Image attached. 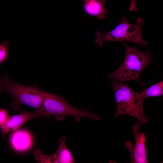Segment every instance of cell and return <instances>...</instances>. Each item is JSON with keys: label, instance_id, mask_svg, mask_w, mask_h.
Segmentation results:
<instances>
[{"label": "cell", "instance_id": "9c48e42d", "mask_svg": "<svg viewBox=\"0 0 163 163\" xmlns=\"http://www.w3.org/2000/svg\"><path fill=\"white\" fill-rule=\"evenodd\" d=\"M83 2V9L87 14L96 17L100 20L104 19L108 13L105 7V0H80Z\"/></svg>", "mask_w": 163, "mask_h": 163}, {"label": "cell", "instance_id": "7c38bea8", "mask_svg": "<svg viewBox=\"0 0 163 163\" xmlns=\"http://www.w3.org/2000/svg\"><path fill=\"white\" fill-rule=\"evenodd\" d=\"M36 160L39 163H53L51 155H46L43 154L40 149L37 148L34 152Z\"/></svg>", "mask_w": 163, "mask_h": 163}, {"label": "cell", "instance_id": "6da1fadb", "mask_svg": "<svg viewBox=\"0 0 163 163\" xmlns=\"http://www.w3.org/2000/svg\"><path fill=\"white\" fill-rule=\"evenodd\" d=\"M110 86L114 93L116 109L114 116L126 115L136 119V124L142 126L146 123L149 118L146 116L143 108L144 99L140 93L130 88L126 83L114 79Z\"/></svg>", "mask_w": 163, "mask_h": 163}, {"label": "cell", "instance_id": "277c9868", "mask_svg": "<svg viewBox=\"0 0 163 163\" xmlns=\"http://www.w3.org/2000/svg\"><path fill=\"white\" fill-rule=\"evenodd\" d=\"M145 23L143 18L138 17L136 24H131L126 16L122 15L120 23L111 30L104 34L97 30L95 41L100 47H103L105 42L113 41H128L145 46L149 42L145 40L142 34V28Z\"/></svg>", "mask_w": 163, "mask_h": 163}, {"label": "cell", "instance_id": "7a4b0ae2", "mask_svg": "<svg viewBox=\"0 0 163 163\" xmlns=\"http://www.w3.org/2000/svg\"><path fill=\"white\" fill-rule=\"evenodd\" d=\"M40 94L43 99L41 107L38 109L41 116L49 119L53 116L59 121H62L66 117H72L75 121H79L82 117H86L95 121L100 119L96 114L76 108L69 103L61 94H55L40 89Z\"/></svg>", "mask_w": 163, "mask_h": 163}, {"label": "cell", "instance_id": "4fadbf2b", "mask_svg": "<svg viewBox=\"0 0 163 163\" xmlns=\"http://www.w3.org/2000/svg\"><path fill=\"white\" fill-rule=\"evenodd\" d=\"M8 45L6 41L0 44V63L3 62L7 57Z\"/></svg>", "mask_w": 163, "mask_h": 163}, {"label": "cell", "instance_id": "52a82bcc", "mask_svg": "<svg viewBox=\"0 0 163 163\" xmlns=\"http://www.w3.org/2000/svg\"><path fill=\"white\" fill-rule=\"evenodd\" d=\"M41 117V112L38 109L33 113L22 111L19 114L10 116L5 123L0 126L1 136L4 137L7 134L18 129L28 121Z\"/></svg>", "mask_w": 163, "mask_h": 163}, {"label": "cell", "instance_id": "ba28073f", "mask_svg": "<svg viewBox=\"0 0 163 163\" xmlns=\"http://www.w3.org/2000/svg\"><path fill=\"white\" fill-rule=\"evenodd\" d=\"M12 147L16 151L22 152L29 149L33 144L32 136L28 130L18 129L13 132L9 138Z\"/></svg>", "mask_w": 163, "mask_h": 163}, {"label": "cell", "instance_id": "5b68a950", "mask_svg": "<svg viewBox=\"0 0 163 163\" xmlns=\"http://www.w3.org/2000/svg\"><path fill=\"white\" fill-rule=\"evenodd\" d=\"M40 88L36 86H28L20 84L9 77L7 75L0 76V92L5 91L12 97L10 106L18 110L21 104L37 110L41 106L43 99Z\"/></svg>", "mask_w": 163, "mask_h": 163}, {"label": "cell", "instance_id": "5bb4252c", "mask_svg": "<svg viewBox=\"0 0 163 163\" xmlns=\"http://www.w3.org/2000/svg\"><path fill=\"white\" fill-rule=\"evenodd\" d=\"M10 116L6 109L0 108V126L5 123Z\"/></svg>", "mask_w": 163, "mask_h": 163}, {"label": "cell", "instance_id": "3957f363", "mask_svg": "<svg viewBox=\"0 0 163 163\" xmlns=\"http://www.w3.org/2000/svg\"><path fill=\"white\" fill-rule=\"evenodd\" d=\"M123 44L125 48L124 60L118 68L112 72L109 73L107 76L121 83L129 80H136L144 86L145 84L140 80L139 75L154 58L152 57L149 51L144 52L135 46H130L124 43Z\"/></svg>", "mask_w": 163, "mask_h": 163}, {"label": "cell", "instance_id": "8fae6325", "mask_svg": "<svg viewBox=\"0 0 163 163\" xmlns=\"http://www.w3.org/2000/svg\"><path fill=\"white\" fill-rule=\"evenodd\" d=\"M140 95L143 99L150 97L160 96L163 94V81H161L141 91Z\"/></svg>", "mask_w": 163, "mask_h": 163}, {"label": "cell", "instance_id": "9a60e30c", "mask_svg": "<svg viewBox=\"0 0 163 163\" xmlns=\"http://www.w3.org/2000/svg\"><path fill=\"white\" fill-rule=\"evenodd\" d=\"M129 10L130 11H132L136 12L137 11L136 0H131V4L129 8Z\"/></svg>", "mask_w": 163, "mask_h": 163}, {"label": "cell", "instance_id": "30bf717a", "mask_svg": "<svg viewBox=\"0 0 163 163\" xmlns=\"http://www.w3.org/2000/svg\"><path fill=\"white\" fill-rule=\"evenodd\" d=\"M59 141V144L57 150L54 154L51 155L53 163H75L73 156L66 145V137L63 136Z\"/></svg>", "mask_w": 163, "mask_h": 163}, {"label": "cell", "instance_id": "8992f818", "mask_svg": "<svg viewBox=\"0 0 163 163\" xmlns=\"http://www.w3.org/2000/svg\"><path fill=\"white\" fill-rule=\"evenodd\" d=\"M141 126L136 123L132 128L135 139L133 144L131 141H127L125 146L130 155L131 163H148L146 148V137L144 133L140 131Z\"/></svg>", "mask_w": 163, "mask_h": 163}]
</instances>
